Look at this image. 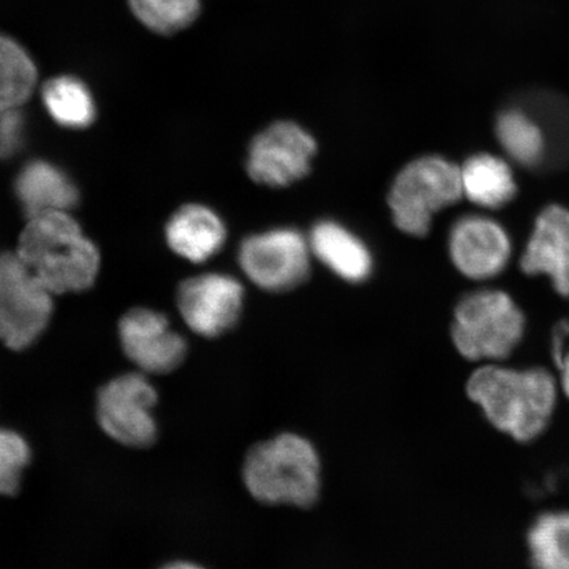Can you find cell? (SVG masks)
Listing matches in <instances>:
<instances>
[{
	"label": "cell",
	"mask_w": 569,
	"mask_h": 569,
	"mask_svg": "<svg viewBox=\"0 0 569 569\" xmlns=\"http://www.w3.org/2000/svg\"><path fill=\"white\" fill-rule=\"evenodd\" d=\"M317 142L303 128L279 122L267 128L249 147L247 170L254 182L283 188L310 172Z\"/></svg>",
	"instance_id": "9"
},
{
	"label": "cell",
	"mask_w": 569,
	"mask_h": 569,
	"mask_svg": "<svg viewBox=\"0 0 569 569\" xmlns=\"http://www.w3.org/2000/svg\"><path fill=\"white\" fill-rule=\"evenodd\" d=\"M17 254L52 295L87 290L98 274V249L67 211L30 218Z\"/></svg>",
	"instance_id": "2"
},
{
	"label": "cell",
	"mask_w": 569,
	"mask_h": 569,
	"mask_svg": "<svg viewBox=\"0 0 569 569\" xmlns=\"http://www.w3.org/2000/svg\"><path fill=\"white\" fill-rule=\"evenodd\" d=\"M31 461V448L17 431L0 429V495H16L24 469Z\"/></svg>",
	"instance_id": "23"
},
{
	"label": "cell",
	"mask_w": 569,
	"mask_h": 569,
	"mask_svg": "<svg viewBox=\"0 0 569 569\" xmlns=\"http://www.w3.org/2000/svg\"><path fill=\"white\" fill-rule=\"evenodd\" d=\"M158 391L142 373H128L107 382L97 398V418L116 442L147 448L158 438L153 409Z\"/></svg>",
	"instance_id": "7"
},
{
	"label": "cell",
	"mask_w": 569,
	"mask_h": 569,
	"mask_svg": "<svg viewBox=\"0 0 569 569\" xmlns=\"http://www.w3.org/2000/svg\"><path fill=\"white\" fill-rule=\"evenodd\" d=\"M461 170L439 156L411 161L397 176L389 196L395 224L411 237L429 233L433 213L460 201Z\"/></svg>",
	"instance_id": "5"
},
{
	"label": "cell",
	"mask_w": 569,
	"mask_h": 569,
	"mask_svg": "<svg viewBox=\"0 0 569 569\" xmlns=\"http://www.w3.org/2000/svg\"><path fill=\"white\" fill-rule=\"evenodd\" d=\"M561 371H563V388L566 395L569 397V353L561 360L560 366Z\"/></svg>",
	"instance_id": "25"
},
{
	"label": "cell",
	"mask_w": 569,
	"mask_h": 569,
	"mask_svg": "<svg viewBox=\"0 0 569 569\" xmlns=\"http://www.w3.org/2000/svg\"><path fill=\"white\" fill-rule=\"evenodd\" d=\"M526 274L550 277L555 290L569 297V211L550 206L540 212L521 259Z\"/></svg>",
	"instance_id": "13"
},
{
	"label": "cell",
	"mask_w": 569,
	"mask_h": 569,
	"mask_svg": "<svg viewBox=\"0 0 569 569\" xmlns=\"http://www.w3.org/2000/svg\"><path fill=\"white\" fill-rule=\"evenodd\" d=\"M122 347L144 373L168 375L187 358V341L172 330L166 316L148 309H133L120 320Z\"/></svg>",
	"instance_id": "11"
},
{
	"label": "cell",
	"mask_w": 569,
	"mask_h": 569,
	"mask_svg": "<svg viewBox=\"0 0 569 569\" xmlns=\"http://www.w3.org/2000/svg\"><path fill=\"white\" fill-rule=\"evenodd\" d=\"M227 231L222 219L201 204H188L170 218L167 240L177 254L203 262L222 249Z\"/></svg>",
	"instance_id": "15"
},
{
	"label": "cell",
	"mask_w": 569,
	"mask_h": 569,
	"mask_svg": "<svg viewBox=\"0 0 569 569\" xmlns=\"http://www.w3.org/2000/svg\"><path fill=\"white\" fill-rule=\"evenodd\" d=\"M42 102L57 124L67 128H87L97 116L94 98L87 84L76 77L52 78L42 88Z\"/></svg>",
	"instance_id": "19"
},
{
	"label": "cell",
	"mask_w": 569,
	"mask_h": 569,
	"mask_svg": "<svg viewBox=\"0 0 569 569\" xmlns=\"http://www.w3.org/2000/svg\"><path fill=\"white\" fill-rule=\"evenodd\" d=\"M26 118L19 109L0 112V159L12 158L23 147Z\"/></svg>",
	"instance_id": "24"
},
{
	"label": "cell",
	"mask_w": 569,
	"mask_h": 569,
	"mask_svg": "<svg viewBox=\"0 0 569 569\" xmlns=\"http://www.w3.org/2000/svg\"><path fill=\"white\" fill-rule=\"evenodd\" d=\"M310 254L309 241L300 231L277 229L246 239L240 246L239 264L259 288L284 291L309 276Z\"/></svg>",
	"instance_id": "8"
},
{
	"label": "cell",
	"mask_w": 569,
	"mask_h": 569,
	"mask_svg": "<svg viewBox=\"0 0 569 569\" xmlns=\"http://www.w3.org/2000/svg\"><path fill=\"white\" fill-rule=\"evenodd\" d=\"M38 83V69L17 41L0 34V112L20 109Z\"/></svg>",
	"instance_id": "20"
},
{
	"label": "cell",
	"mask_w": 569,
	"mask_h": 569,
	"mask_svg": "<svg viewBox=\"0 0 569 569\" xmlns=\"http://www.w3.org/2000/svg\"><path fill=\"white\" fill-rule=\"evenodd\" d=\"M528 543L533 569H569V511L539 516Z\"/></svg>",
	"instance_id": "21"
},
{
	"label": "cell",
	"mask_w": 569,
	"mask_h": 569,
	"mask_svg": "<svg viewBox=\"0 0 569 569\" xmlns=\"http://www.w3.org/2000/svg\"><path fill=\"white\" fill-rule=\"evenodd\" d=\"M467 393L496 429L519 442H530L546 430L557 401L553 379L542 368H480L469 377Z\"/></svg>",
	"instance_id": "1"
},
{
	"label": "cell",
	"mask_w": 569,
	"mask_h": 569,
	"mask_svg": "<svg viewBox=\"0 0 569 569\" xmlns=\"http://www.w3.org/2000/svg\"><path fill=\"white\" fill-rule=\"evenodd\" d=\"M128 3L148 30L167 36L193 24L201 11L199 0H128Z\"/></svg>",
	"instance_id": "22"
},
{
	"label": "cell",
	"mask_w": 569,
	"mask_h": 569,
	"mask_svg": "<svg viewBox=\"0 0 569 569\" xmlns=\"http://www.w3.org/2000/svg\"><path fill=\"white\" fill-rule=\"evenodd\" d=\"M16 191L28 218L68 211L78 202L74 183L60 168L47 161L27 163L17 178Z\"/></svg>",
	"instance_id": "16"
},
{
	"label": "cell",
	"mask_w": 569,
	"mask_h": 569,
	"mask_svg": "<svg viewBox=\"0 0 569 569\" xmlns=\"http://www.w3.org/2000/svg\"><path fill=\"white\" fill-rule=\"evenodd\" d=\"M243 481L256 501L309 508L322 487V462L308 438L281 432L248 451Z\"/></svg>",
	"instance_id": "3"
},
{
	"label": "cell",
	"mask_w": 569,
	"mask_h": 569,
	"mask_svg": "<svg viewBox=\"0 0 569 569\" xmlns=\"http://www.w3.org/2000/svg\"><path fill=\"white\" fill-rule=\"evenodd\" d=\"M244 289L233 277L208 273L184 281L178 291V309L198 336L218 338L237 325Z\"/></svg>",
	"instance_id": "10"
},
{
	"label": "cell",
	"mask_w": 569,
	"mask_h": 569,
	"mask_svg": "<svg viewBox=\"0 0 569 569\" xmlns=\"http://www.w3.org/2000/svg\"><path fill=\"white\" fill-rule=\"evenodd\" d=\"M309 244L311 253L340 279L362 282L372 273V254L365 241L332 220L315 226Z\"/></svg>",
	"instance_id": "14"
},
{
	"label": "cell",
	"mask_w": 569,
	"mask_h": 569,
	"mask_svg": "<svg viewBox=\"0 0 569 569\" xmlns=\"http://www.w3.org/2000/svg\"><path fill=\"white\" fill-rule=\"evenodd\" d=\"M496 133L503 151L519 166L537 169L549 161V132L532 112L518 107L505 110L497 119Z\"/></svg>",
	"instance_id": "17"
},
{
	"label": "cell",
	"mask_w": 569,
	"mask_h": 569,
	"mask_svg": "<svg viewBox=\"0 0 569 569\" xmlns=\"http://www.w3.org/2000/svg\"><path fill=\"white\" fill-rule=\"evenodd\" d=\"M450 256L461 274L472 280L492 279L508 266L511 254L509 234L496 220L466 216L450 232Z\"/></svg>",
	"instance_id": "12"
},
{
	"label": "cell",
	"mask_w": 569,
	"mask_h": 569,
	"mask_svg": "<svg viewBox=\"0 0 569 569\" xmlns=\"http://www.w3.org/2000/svg\"><path fill=\"white\" fill-rule=\"evenodd\" d=\"M160 569H204L201 566L190 563V561H173V563L167 565Z\"/></svg>",
	"instance_id": "26"
},
{
	"label": "cell",
	"mask_w": 569,
	"mask_h": 569,
	"mask_svg": "<svg viewBox=\"0 0 569 569\" xmlns=\"http://www.w3.org/2000/svg\"><path fill=\"white\" fill-rule=\"evenodd\" d=\"M52 293L17 253L0 258V340L11 350H26L47 329Z\"/></svg>",
	"instance_id": "6"
},
{
	"label": "cell",
	"mask_w": 569,
	"mask_h": 569,
	"mask_svg": "<svg viewBox=\"0 0 569 569\" xmlns=\"http://www.w3.org/2000/svg\"><path fill=\"white\" fill-rule=\"evenodd\" d=\"M460 170L462 194L480 208H503L517 194L513 172L508 163L497 156L475 154Z\"/></svg>",
	"instance_id": "18"
},
{
	"label": "cell",
	"mask_w": 569,
	"mask_h": 569,
	"mask_svg": "<svg viewBox=\"0 0 569 569\" xmlns=\"http://www.w3.org/2000/svg\"><path fill=\"white\" fill-rule=\"evenodd\" d=\"M526 319L511 297L500 290L473 291L455 310L452 340L468 360L507 359L522 340Z\"/></svg>",
	"instance_id": "4"
}]
</instances>
